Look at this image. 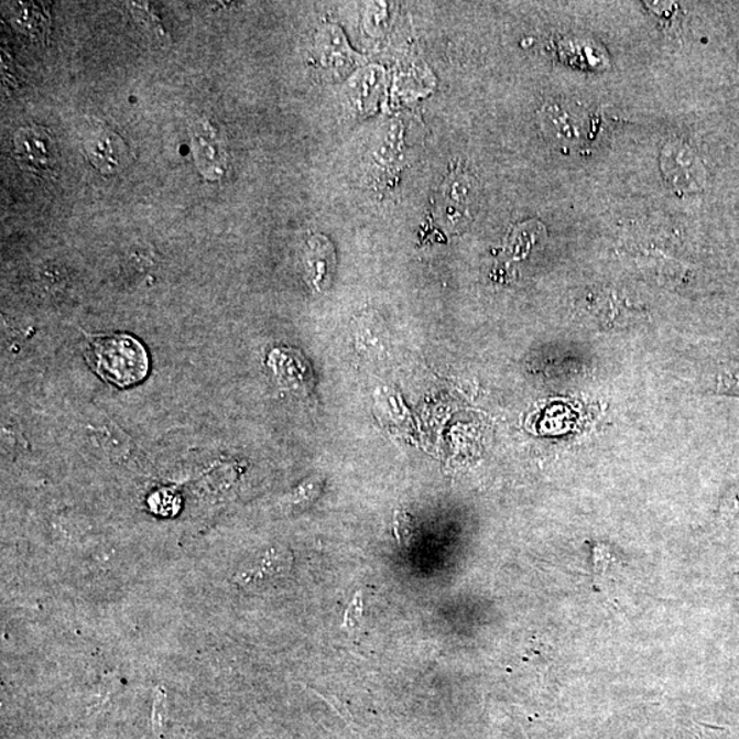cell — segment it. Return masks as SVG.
Listing matches in <instances>:
<instances>
[{
    "label": "cell",
    "instance_id": "8992f818",
    "mask_svg": "<svg viewBox=\"0 0 739 739\" xmlns=\"http://www.w3.org/2000/svg\"><path fill=\"white\" fill-rule=\"evenodd\" d=\"M268 365L272 368L281 385L292 392L306 394L313 391L314 372L303 355L292 348H275L269 355Z\"/></svg>",
    "mask_w": 739,
    "mask_h": 739
},
{
    "label": "cell",
    "instance_id": "277c9868",
    "mask_svg": "<svg viewBox=\"0 0 739 739\" xmlns=\"http://www.w3.org/2000/svg\"><path fill=\"white\" fill-rule=\"evenodd\" d=\"M83 145L93 166L107 176L121 172L128 165L129 150L126 141L109 128L89 129Z\"/></svg>",
    "mask_w": 739,
    "mask_h": 739
},
{
    "label": "cell",
    "instance_id": "ba28073f",
    "mask_svg": "<svg viewBox=\"0 0 739 739\" xmlns=\"http://www.w3.org/2000/svg\"><path fill=\"white\" fill-rule=\"evenodd\" d=\"M306 263L314 285L318 290H324L326 281L330 280L333 264H335V251L330 242L320 236L313 237L309 240Z\"/></svg>",
    "mask_w": 739,
    "mask_h": 739
},
{
    "label": "cell",
    "instance_id": "7c38bea8",
    "mask_svg": "<svg viewBox=\"0 0 739 739\" xmlns=\"http://www.w3.org/2000/svg\"><path fill=\"white\" fill-rule=\"evenodd\" d=\"M404 515H400V512L396 513V524H394V529H396V537L399 540L400 545H407V541L411 537V534L409 532H405V529L411 530L410 523L403 521Z\"/></svg>",
    "mask_w": 739,
    "mask_h": 739
},
{
    "label": "cell",
    "instance_id": "9c48e42d",
    "mask_svg": "<svg viewBox=\"0 0 739 739\" xmlns=\"http://www.w3.org/2000/svg\"><path fill=\"white\" fill-rule=\"evenodd\" d=\"M290 568V558L270 551L258 558L256 563H252L251 566L242 567L236 578L242 585H250L259 583V580L273 578Z\"/></svg>",
    "mask_w": 739,
    "mask_h": 739
},
{
    "label": "cell",
    "instance_id": "5b68a950",
    "mask_svg": "<svg viewBox=\"0 0 739 739\" xmlns=\"http://www.w3.org/2000/svg\"><path fill=\"white\" fill-rule=\"evenodd\" d=\"M192 151L203 177L211 182L224 177L227 171V154L216 128L210 122L200 120L192 128Z\"/></svg>",
    "mask_w": 739,
    "mask_h": 739
},
{
    "label": "cell",
    "instance_id": "8fae6325",
    "mask_svg": "<svg viewBox=\"0 0 739 739\" xmlns=\"http://www.w3.org/2000/svg\"><path fill=\"white\" fill-rule=\"evenodd\" d=\"M315 694H318L320 698L324 699L327 704L330 705L333 709H335V713L340 716V718L346 721L347 725L352 726L354 725V718L351 713H349V709L347 707V704L343 702L340 697H337L336 694L335 696H330V694L326 693H320L318 691H314Z\"/></svg>",
    "mask_w": 739,
    "mask_h": 739
},
{
    "label": "cell",
    "instance_id": "7a4b0ae2",
    "mask_svg": "<svg viewBox=\"0 0 739 739\" xmlns=\"http://www.w3.org/2000/svg\"><path fill=\"white\" fill-rule=\"evenodd\" d=\"M660 167L665 183L680 195L697 194L707 183L703 162L692 146L681 140H671L664 144Z\"/></svg>",
    "mask_w": 739,
    "mask_h": 739
},
{
    "label": "cell",
    "instance_id": "6da1fadb",
    "mask_svg": "<svg viewBox=\"0 0 739 739\" xmlns=\"http://www.w3.org/2000/svg\"><path fill=\"white\" fill-rule=\"evenodd\" d=\"M88 362L106 382L129 388L149 374V355L138 338L123 333L88 336Z\"/></svg>",
    "mask_w": 739,
    "mask_h": 739
},
{
    "label": "cell",
    "instance_id": "52a82bcc",
    "mask_svg": "<svg viewBox=\"0 0 739 739\" xmlns=\"http://www.w3.org/2000/svg\"><path fill=\"white\" fill-rule=\"evenodd\" d=\"M541 121L546 137L555 140L557 144L569 146L584 140L585 122L566 105L545 106L541 111Z\"/></svg>",
    "mask_w": 739,
    "mask_h": 739
},
{
    "label": "cell",
    "instance_id": "3957f363",
    "mask_svg": "<svg viewBox=\"0 0 739 739\" xmlns=\"http://www.w3.org/2000/svg\"><path fill=\"white\" fill-rule=\"evenodd\" d=\"M14 155L20 166L36 174L54 171L58 151L53 137L43 127L21 128L14 137Z\"/></svg>",
    "mask_w": 739,
    "mask_h": 739
},
{
    "label": "cell",
    "instance_id": "30bf717a",
    "mask_svg": "<svg viewBox=\"0 0 739 739\" xmlns=\"http://www.w3.org/2000/svg\"><path fill=\"white\" fill-rule=\"evenodd\" d=\"M363 619V595L362 590L355 594L351 604H349L346 613H344V628L348 631H357L362 626Z\"/></svg>",
    "mask_w": 739,
    "mask_h": 739
}]
</instances>
